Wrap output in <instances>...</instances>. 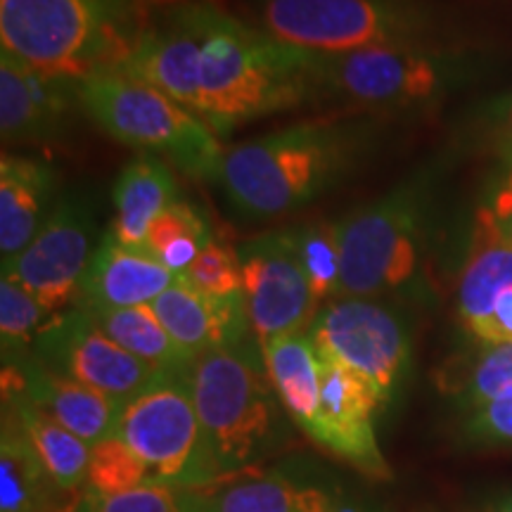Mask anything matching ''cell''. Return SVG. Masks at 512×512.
<instances>
[{
  "mask_svg": "<svg viewBox=\"0 0 512 512\" xmlns=\"http://www.w3.org/2000/svg\"><path fill=\"white\" fill-rule=\"evenodd\" d=\"M76 112H83L79 81L38 72L0 50V136L5 145L53 140Z\"/></svg>",
  "mask_w": 512,
  "mask_h": 512,
  "instance_id": "obj_16",
  "label": "cell"
},
{
  "mask_svg": "<svg viewBox=\"0 0 512 512\" xmlns=\"http://www.w3.org/2000/svg\"><path fill=\"white\" fill-rule=\"evenodd\" d=\"M57 171L43 159L0 157V259L10 264L36 238L55 207Z\"/></svg>",
  "mask_w": 512,
  "mask_h": 512,
  "instance_id": "obj_20",
  "label": "cell"
},
{
  "mask_svg": "<svg viewBox=\"0 0 512 512\" xmlns=\"http://www.w3.org/2000/svg\"><path fill=\"white\" fill-rule=\"evenodd\" d=\"M31 354L53 373L126 401L159 375L102 332L86 311L74 306L46 320L31 344Z\"/></svg>",
  "mask_w": 512,
  "mask_h": 512,
  "instance_id": "obj_12",
  "label": "cell"
},
{
  "mask_svg": "<svg viewBox=\"0 0 512 512\" xmlns=\"http://www.w3.org/2000/svg\"><path fill=\"white\" fill-rule=\"evenodd\" d=\"M254 27L309 55L420 43L427 15L413 0H247Z\"/></svg>",
  "mask_w": 512,
  "mask_h": 512,
  "instance_id": "obj_7",
  "label": "cell"
},
{
  "mask_svg": "<svg viewBox=\"0 0 512 512\" xmlns=\"http://www.w3.org/2000/svg\"><path fill=\"white\" fill-rule=\"evenodd\" d=\"M83 114L117 143L157 155L204 183H219L221 138L204 121L157 88L121 74L79 81Z\"/></svg>",
  "mask_w": 512,
  "mask_h": 512,
  "instance_id": "obj_5",
  "label": "cell"
},
{
  "mask_svg": "<svg viewBox=\"0 0 512 512\" xmlns=\"http://www.w3.org/2000/svg\"><path fill=\"white\" fill-rule=\"evenodd\" d=\"M202 31L200 119L219 138L268 114L316 100L309 55L283 46L219 3H197Z\"/></svg>",
  "mask_w": 512,
  "mask_h": 512,
  "instance_id": "obj_2",
  "label": "cell"
},
{
  "mask_svg": "<svg viewBox=\"0 0 512 512\" xmlns=\"http://www.w3.org/2000/svg\"><path fill=\"white\" fill-rule=\"evenodd\" d=\"M190 389L219 477L245 470L283 441L285 408L254 335L197 358Z\"/></svg>",
  "mask_w": 512,
  "mask_h": 512,
  "instance_id": "obj_4",
  "label": "cell"
},
{
  "mask_svg": "<svg viewBox=\"0 0 512 512\" xmlns=\"http://www.w3.org/2000/svg\"><path fill=\"white\" fill-rule=\"evenodd\" d=\"M202 503L200 489H181L157 479H147L124 494H95L88 489L74 512H197Z\"/></svg>",
  "mask_w": 512,
  "mask_h": 512,
  "instance_id": "obj_30",
  "label": "cell"
},
{
  "mask_svg": "<svg viewBox=\"0 0 512 512\" xmlns=\"http://www.w3.org/2000/svg\"><path fill=\"white\" fill-rule=\"evenodd\" d=\"M309 337L318 354L361 375L387 406L411 361V330L396 306L370 297L332 299L318 309Z\"/></svg>",
  "mask_w": 512,
  "mask_h": 512,
  "instance_id": "obj_10",
  "label": "cell"
},
{
  "mask_svg": "<svg viewBox=\"0 0 512 512\" xmlns=\"http://www.w3.org/2000/svg\"><path fill=\"white\" fill-rule=\"evenodd\" d=\"M342 273L337 299L403 290L415 280L425 235V197L406 183L337 221Z\"/></svg>",
  "mask_w": 512,
  "mask_h": 512,
  "instance_id": "obj_8",
  "label": "cell"
},
{
  "mask_svg": "<svg viewBox=\"0 0 512 512\" xmlns=\"http://www.w3.org/2000/svg\"><path fill=\"white\" fill-rule=\"evenodd\" d=\"M164 330L185 354L197 361L214 349L235 347L252 337L245 292L233 297H211L178 278L150 304Z\"/></svg>",
  "mask_w": 512,
  "mask_h": 512,
  "instance_id": "obj_17",
  "label": "cell"
},
{
  "mask_svg": "<svg viewBox=\"0 0 512 512\" xmlns=\"http://www.w3.org/2000/svg\"><path fill=\"white\" fill-rule=\"evenodd\" d=\"M242 280L254 337L259 344L309 332L318 313L290 230H268L240 245Z\"/></svg>",
  "mask_w": 512,
  "mask_h": 512,
  "instance_id": "obj_13",
  "label": "cell"
},
{
  "mask_svg": "<svg viewBox=\"0 0 512 512\" xmlns=\"http://www.w3.org/2000/svg\"><path fill=\"white\" fill-rule=\"evenodd\" d=\"M17 368L24 394L62 427L86 441L88 446L100 444L117 430L121 403L69 377H62L38 363L34 354L8 361Z\"/></svg>",
  "mask_w": 512,
  "mask_h": 512,
  "instance_id": "obj_19",
  "label": "cell"
},
{
  "mask_svg": "<svg viewBox=\"0 0 512 512\" xmlns=\"http://www.w3.org/2000/svg\"><path fill=\"white\" fill-rule=\"evenodd\" d=\"M494 512H512V494L510 496H503L501 501L496 503Z\"/></svg>",
  "mask_w": 512,
  "mask_h": 512,
  "instance_id": "obj_39",
  "label": "cell"
},
{
  "mask_svg": "<svg viewBox=\"0 0 512 512\" xmlns=\"http://www.w3.org/2000/svg\"><path fill=\"white\" fill-rule=\"evenodd\" d=\"M268 377L285 413L302 430L313 434L320 418V354L309 332L261 344Z\"/></svg>",
  "mask_w": 512,
  "mask_h": 512,
  "instance_id": "obj_24",
  "label": "cell"
},
{
  "mask_svg": "<svg viewBox=\"0 0 512 512\" xmlns=\"http://www.w3.org/2000/svg\"><path fill=\"white\" fill-rule=\"evenodd\" d=\"M503 147L508 152V157L512 159V102L508 107V114H505V124H503Z\"/></svg>",
  "mask_w": 512,
  "mask_h": 512,
  "instance_id": "obj_38",
  "label": "cell"
},
{
  "mask_svg": "<svg viewBox=\"0 0 512 512\" xmlns=\"http://www.w3.org/2000/svg\"><path fill=\"white\" fill-rule=\"evenodd\" d=\"M176 280L178 275L155 254L124 245L107 230L95 247L74 304L86 311L150 306Z\"/></svg>",
  "mask_w": 512,
  "mask_h": 512,
  "instance_id": "obj_18",
  "label": "cell"
},
{
  "mask_svg": "<svg viewBox=\"0 0 512 512\" xmlns=\"http://www.w3.org/2000/svg\"><path fill=\"white\" fill-rule=\"evenodd\" d=\"M512 392V344L486 347L463 384V401L470 408Z\"/></svg>",
  "mask_w": 512,
  "mask_h": 512,
  "instance_id": "obj_34",
  "label": "cell"
},
{
  "mask_svg": "<svg viewBox=\"0 0 512 512\" xmlns=\"http://www.w3.org/2000/svg\"><path fill=\"white\" fill-rule=\"evenodd\" d=\"M114 434L145 460L157 482L202 489L219 479L192 399L190 373H159L143 392L121 403Z\"/></svg>",
  "mask_w": 512,
  "mask_h": 512,
  "instance_id": "obj_9",
  "label": "cell"
},
{
  "mask_svg": "<svg viewBox=\"0 0 512 512\" xmlns=\"http://www.w3.org/2000/svg\"><path fill=\"white\" fill-rule=\"evenodd\" d=\"M192 287L207 292L211 297H233L245 292L242 280V256L240 247H235L228 238L214 235L209 245L183 275Z\"/></svg>",
  "mask_w": 512,
  "mask_h": 512,
  "instance_id": "obj_33",
  "label": "cell"
},
{
  "mask_svg": "<svg viewBox=\"0 0 512 512\" xmlns=\"http://www.w3.org/2000/svg\"><path fill=\"white\" fill-rule=\"evenodd\" d=\"M211 238H214V233H211L209 221L200 214V209L178 197L147 230L143 247L181 278L202 249L209 245Z\"/></svg>",
  "mask_w": 512,
  "mask_h": 512,
  "instance_id": "obj_28",
  "label": "cell"
},
{
  "mask_svg": "<svg viewBox=\"0 0 512 512\" xmlns=\"http://www.w3.org/2000/svg\"><path fill=\"white\" fill-rule=\"evenodd\" d=\"M86 311V309H83ZM95 325L105 332L112 342L133 354L140 361L150 363L159 373L183 375L195 366V358L185 354L171 339L164 325L159 323L150 306H133V309H95L86 311Z\"/></svg>",
  "mask_w": 512,
  "mask_h": 512,
  "instance_id": "obj_27",
  "label": "cell"
},
{
  "mask_svg": "<svg viewBox=\"0 0 512 512\" xmlns=\"http://www.w3.org/2000/svg\"><path fill=\"white\" fill-rule=\"evenodd\" d=\"M197 512H342L335 496L318 484L287 475H264L202 496Z\"/></svg>",
  "mask_w": 512,
  "mask_h": 512,
  "instance_id": "obj_26",
  "label": "cell"
},
{
  "mask_svg": "<svg viewBox=\"0 0 512 512\" xmlns=\"http://www.w3.org/2000/svg\"><path fill=\"white\" fill-rule=\"evenodd\" d=\"M479 211L494 223V228L505 240L512 242V169L508 171V176H505L501 188H498L494 202Z\"/></svg>",
  "mask_w": 512,
  "mask_h": 512,
  "instance_id": "obj_36",
  "label": "cell"
},
{
  "mask_svg": "<svg viewBox=\"0 0 512 512\" xmlns=\"http://www.w3.org/2000/svg\"><path fill=\"white\" fill-rule=\"evenodd\" d=\"M95 211L83 195L69 192L55 202L36 238L3 266V278L22 285L50 316L76 302L93 259Z\"/></svg>",
  "mask_w": 512,
  "mask_h": 512,
  "instance_id": "obj_11",
  "label": "cell"
},
{
  "mask_svg": "<svg viewBox=\"0 0 512 512\" xmlns=\"http://www.w3.org/2000/svg\"><path fill=\"white\" fill-rule=\"evenodd\" d=\"M176 200L178 188L171 166L157 155H138L114 183V221L107 230L124 245L143 247L147 230Z\"/></svg>",
  "mask_w": 512,
  "mask_h": 512,
  "instance_id": "obj_22",
  "label": "cell"
},
{
  "mask_svg": "<svg viewBox=\"0 0 512 512\" xmlns=\"http://www.w3.org/2000/svg\"><path fill=\"white\" fill-rule=\"evenodd\" d=\"M465 434L479 444H512V392L472 408Z\"/></svg>",
  "mask_w": 512,
  "mask_h": 512,
  "instance_id": "obj_35",
  "label": "cell"
},
{
  "mask_svg": "<svg viewBox=\"0 0 512 512\" xmlns=\"http://www.w3.org/2000/svg\"><path fill=\"white\" fill-rule=\"evenodd\" d=\"M50 313L41 302L12 280H0V342L3 363L31 354L38 330L46 325Z\"/></svg>",
  "mask_w": 512,
  "mask_h": 512,
  "instance_id": "obj_31",
  "label": "cell"
},
{
  "mask_svg": "<svg viewBox=\"0 0 512 512\" xmlns=\"http://www.w3.org/2000/svg\"><path fill=\"white\" fill-rule=\"evenodd\" d=\"M292 235L294 249L309 280L316 302L337 299L339 273H342V249H339L337 221H320L309 226L287 228Z\"/></svg>",
  "mask_w": 512,
  "mask_h": 512,
  "instance_id": "obj_29",
  "label": "cell"
},
{
  "mask_svg": "<svg viewBox=\"0 0 512 512\" xmlns=\"http://www.w3.org/2000/svg\"><path fill=\"white\" fill-rule=\"evenodd\" d=\"M3 408L17 415L48 475L64 494H72L88 477L91 446L46 415L24 394L15 366L3 363Z\"/></svg>",
  "mask_w": 512,
  "mask_h": 512,
  "instance_id": "obj_21",
  "label": "cell"
},
{
  "mask_svg": "<svg viewBox=\"0 0 512 512\" xmlns=\"http://www.w3.org/2000/svg\"><path fill=\"white\" fill-rule=\"evenodd\" d=\"M377 408H382L380 401L361 375L320 356V418L311 439L368 477L389 479L375 437Z\"/></svg>",
  "mask_w": 512,
  "mask_h": 512,
  "instance_id": "obj_14",
  "label": "cell"
},
{
  "mask_svg": "<svg viewBox=\"0 0 512 512\" xmlns=\"http://www.w3.org/2000/svg\"><path fill=\"white\" fill-rule=\"evenodd\" d=\"M373 145V117L302 121L226 150L219 185L245 219H280L347 181Z\"/></svg>",
  "mask_w": 512,
  "mask_h": 512,
  "instance_id": "obj_1",
  "label": "cell"
},
{
  "mask_svg": "<svg viewBox=\"0 0 512 512\" xmlns=\"http://www.w3.org/2000/svg\"><path fill=\"white\" fill-rule=\"evenodd\" d=\"M195 5L155 10L150 27L119 74L157 88L200 117L202 31Z\"/></svg>",
  "mask_w": 512,
  "mask_h": 512,
  "instance_id": "obj_15",
  "label": "cell"
},
{
  "mask_svg": "<svg viewBox=\"0 0 512 512\" xmlns=\"http://www.w3.org/2000/svg\"><path fill=\"white\" fill-rule=\"evenodd\" d=\"M147 479H152L150 467L117 434L91 446V463H88L86 484L95 494H124V491H131L136 486L145 484Z\"/></svg>",
  "mask_w": 512,
  "mask_h": 512,
  "instance_id": "obj_32",
  "label": "cell"
},
{
  "mask_svg": "<svg viewBox=\"0 0 512 512\" xmlns=\"http://www.w3.org/2000/svg\"><path fill=\"white\" fill-rule=\"evenodd\" d=\"M152 15L145 0H0V48L50 76L119 74Z\"/></svg>",
  "mask_w": 512,
  "mask_h": 512,
  "instance_id": "obj_3",
  "label": "cell"
},
{
  "mask_svg": "<svg viewBox=\"0 0 512 512\" xmlns=\"http://www.w3.org/2000/svg\"><path fill=\"white\" fill-rule=\"evenodd\" d=\"M64 494L48 475L17 415L3 408L0 437V512H55Z\"/></svg>",
  "mask_w": 512,
  "mask_h": 512,
  "instance_id": "obj_25",
  "label": "cell"
},
{
  "mask_svg": "<svg viewBox=\"0 0 512 512\" xmlns=\"http://www.w3.org/2000/svg\"><path fill=\"white\" fill-rule=\"evenodd\" d=\"M150 8L162 10V8H176V5H185V3H219V0H145Z\"/></svg>",
  "mask_w": 512,
  "mask_h": 512,
  "instance_id": "obj_37",
  "label": "cell"
},
{
  "mask_svg": "<svg viewBox=\"0 0 512 512\" xmlns=\"http://www.w3.org/2000/svg\"><path fill=\"white\" fill-rule=\"evenodd\" d=\"M508 287H512V242L479 211L472 252L458 285V313L472 337L484 328Z\"/></svg>",
  "mask_w": 512,
  "mask_h": 512,
  "instance_id": "obj_23",
  "label": "cell"
},
{
  "mask_svg": "<svg viewBox=\"0 0 512 512\" xmlns=\"http://www.w3.org/2000/svg\"><path fill=\"white\" fill-rule=\"evenodd\" d=\"M306 69L316 100L339 102L375 117L408 114L434 105L458 79L460 64L451 53L420 41L344 55H309Z\"/></svg>",
  "mask_w": 512,
  "mask_h": 512,
  "instance_id": "obj_6",
  "label": "cell"
}]
</instances>
